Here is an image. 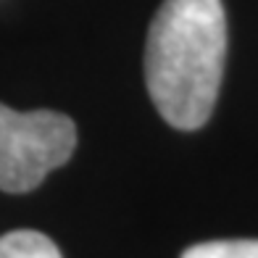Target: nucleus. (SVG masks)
Segmentation results:
<instances>
[{"mask_svg": "<svg viewBox=\"0 0 258 258\" xmlns=\"http://www.w3.org/2000/svg\"><path fill=\"white\" fill-rule=\"evenodd\" d=\"M0 258H61V250L48 234L16 229L0 237Z\"/></svg>", "mask_w": 258, "mask_h": 258, "instance_id": "nucleus-3", "label": "nucleus"}, {"mask_svg": "<svg viewBox=\"0 0 258 258\" xmlns=\"http://www.w3.org/2000/svg\"><path fill=\"white\" fill-rule=\"evenodd\" d=\"M227 58L221 0H163L145 45L150 100L174 129H201L219 98Z\"/></svg>", "mask_w": 258, "mask_h": 258, "instance_id": "nucleus-1", "label": "nucleus"}, {"mask_svg": "<svg viewBox=\"0 0 258 258\" xmlns=\"http://www.w3.org/2000/svg\"><path fill=\"white\" fill-rule=\"evenodd\" d=\"M182 258H258V240H214L192 245Z\"/></svg>", "mask_w": 258, "mask_h": 258, "instance_id": "nucleus-4", "label": "nucleus"}, {"mask_svg": "<svg viewBox=\"0 0 258 258\" xmlns=\"http://www.w3.org/2000/svg\"><path fill=\"white\" fill-rule=\"evenodd\" d=\"M77 126L58 111H14L0 103V190L32 192L74 156Z\"/></svg>", "mask_w": 258, "mask_h": 258, "instance_id": "nucleus-2", "label": "nucleus"}]
</instances>
